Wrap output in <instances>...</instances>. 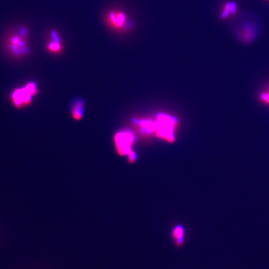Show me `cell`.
<instances>
[{"instance_id":"6da1fadb","label":"cell","mask_w":269,"mask_h":269,"mask_svg":"<svg viewBox=\"0 0 269 269\" xmlns=\"http://www.w3.org/2000/svg\"><path fill=\"white\" fill-rule=\"evenodd\" d=\"M28 36V30L26 27L18 28L9 32L4 39L7 52L16 58H21L28 54L30 48Z\"/></svg>"},{"instance_id":"7a4b0ae2","label":"cell","mask_w":269,"mask_h":269,"mask_svg":"<svg viewBox=\"0 0 269 269\" xmlns=\"http://www.w3.org/2000/svg\"><path fill=\"white\" fill-rule=\"evenodd\" d=\"M176 126V121L174 118L161 114L154 121V134L158 138L171 143L175 140Z\"/></svg>"},{"instance_id":"3957f363","label":"cell","mask_w":269,"mask_h":269,"mask_svg":"<svg viewBox=\"0 0 269 269\" xmlns=\"http://www.w3.org/2000/svg\"><path fill=\"white\" fill-rule=\"evenodd\" d=\"M38 88L34 82L27 83L24 87L17 88L12 93L11 100L15 108H21L31 104L32 97L37 95Z\"/></svg>"},{"instance_id":"277c9868","label":"cell","mask_w":269,"mask_h":269,"mask_svg":"<svg viewBox=\"0 0 269 269\" xmlns=\"http://www.w3.org/2000/svg\"><path fill=\"white\" fill-rule=\"evenodd\" d=\"M114 144L116 152L119 156H128L132 150V146L134 143V136L130 131L120 130L114 137Z\"/></svg>"},{"instance_id":"5b68a950","label":"cell","mask_w":269,"mask_h":269,"mask_svg":"<svg viewBox=\"0 0 269 269\" xmlns=\"http://www.w3.org/2000/svg\"><path fill=\"white\" fill-rule=\"evenodd\" d=\"M106 24L115 30H125L130 27L126 22V14L122 12L110 11L106 15Z\"/></svg>"},{"instance_id":"8992f818","label":"cell","mask_w":269,"mask_h":269,"mask_svg":"<svg viewBox=\"0 0 269 269\" xmlns=\"http://www.w3.org/2000/svg\"><path fill=\"white\" fill-rule=\"evenodd\" d=\"M46 48L52 54H60L62 50V40L59 34L56 31H52L50 32L49 38L46 44Z\"/></svg>"},{"instance_id":"52a82bcc","label":"cell","mask_w":269,"mask_h":269,"mask_svg":"<svg viewBox=\"0 0 269 269\" xmlns=\"http://www.w3.org/2000/svg\"><path fill=\"white\" fill-rule=\"evenodd\" d=\"M258 35V30L254 27V25L251 22H247L241 28L238 36L241 40L244 42H250L255 40Z\"/></svg>"},{"instance_id":"ba28073f","label":"cell","mask_w":269,"mask_h":269,"mask_svg":"<svg viewBox=\"0 0 269 269\" xmlns=\"http://www.w3.org/2000/svg\"><path fill=\"white\" fill-rule=\"evenodd\" d=\"M85 102L82 100H78L74 102L71 106L70 114L74 120H80L82 118L84 113Z\"/></svg>"},{"instance_id":"9c48e42d","label":"cell","mask_w":269,"mask_h":269,"mask_svg":"<svg viewBox=\"0 0 269 269\" xmlns=\"http://www.w3.org/2000/svg\"><path fill=\"white\" fill-rule=\"evenodd\" d=\"M184 229L181 226H177L172 232V236L177 244L181 245L184 241Z\"/></svg>"},{"instance_id":"30bf717a","label":"cell","mask_w":269,"mask_h":269,"mask_svg":"<svg viewBox=\"0 0 269 269\" xmlns=\"http://www.w3.org/2000/svg\"><path fill=\"white\" fill-rule=\"evenodd\" d=\"M237 11V4L236 2H229L226 4L222 14V18H226L230 14H235Z\"/></svg>"},{"instance_id":"8fae6325","label":"cell","mask_w":269,"mask_h":269,"mask_svg":"<svg viewBox=\"0 0 269 269\" xmlns=\"http://www.w3.org/2000/svg\"><path fill=\"white\" fill-rule=\"evenodd\" d=\"M260 98L265 102L269 104V87L268 91L261 93L260 94Z\"/></svg>"},{"instance_id":"7c38bea8","label":"cell","mask_w":269,"mask_h":269,"mask_svg":"<svg viewBox=\"0 0 269 269\" xmlns=\"http://www.w3.org/2000/svg\"><path fill=\"white\" fill-rule=\"evenodd\" d=\"M128 161L130 162V163H133V162H134L136 158V152H134L133 150H132L130 153L128 154Z\"/></svg>"}]
</instances>
